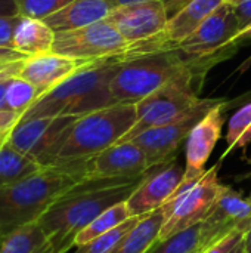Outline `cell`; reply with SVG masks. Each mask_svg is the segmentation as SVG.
Returning <instances> with one entry per match:
<instances>
[{
  "label": "cell",
  "mask_w": 251,
  "mask_h": 253,
  "mask_svg": "<svg viewBox=\"0 0 251 253\" xmlns=\"http://www.w3.org/2000/svg\"><path fill=\"white\" fill-rule=\"evenodd\" d=\"M127 46L129 44L120 31L105 18L77 30L56 33L52 52L93 62L117 59Z\"/></svg>",
  "instance_id": "52a82bcc"
},
{
  "label": "cell",
  "mask_w": 251,
  "mask_h": 253,
  "mask_svg": "<svg viewBox=\"0 0 251 253\" xmlns=\"http://www.w3.org/2000/svg\"><path fill=\"white\" fill-rule=\"evenodd\" d=\"M9 80H10V79L0 82V110H6V108H4V98H6V89H7Z\"/></svg>",
  "instance_id": "d590c367"
},
{
  "label": "cell",
  "mask_w": 251,
  "mask_h": 253,
  "mask_svg": "<svg viewBox=\"0 0 251 253\" xmlns=\"http://www.w3.org/2000/svg\"><path fill=\"white\" fill-rule=\"evenodd\" d=\"M19 15L0 16V47L13 49V28Z\"/></svg>",
  "instance_id": "f546056e"
},
{
  "label": "cell",
  "mask_w": 251,
  "mask_h": 253,
  "mask_svg": "<svg viewBox=\"0 0 251 253\" xmlns=\"http://www.w3.org/2000/svg\"><path fill=\"white\" fill-rule=\"evenodd\" d=\"M220 162L198 179H183L163 205V225L157 242L201 224L215 206L220 191L217 176Z\"/></svg>",
  "instance_id": "8992f818"
},
{
  "label": "cell",
  "mask_w": 251,
  "mask_h": 253,
  "mask_svg": "<svg viewBox=\"0 0 251 253\" xmlns=\"http://www.w3.org/2000/svg\"><path fill=\"white\" fill-rule=\"evenodd\" d=\"M117 65L118 61L115 59L87 62L55 89L33 102L21 116V120L58 116L81 117L115 105L109 84Z\"/></svg>",
  "instance_id": "3957f363"
},
{
  "label": "cell",
  "mask_w": 251,
  "mask_h": 253,
  "mask_svg": "<svg viewBox=\"0 0 251 253\" xmlns=\"http://www.w3.org/2000/svg\"><path fill=\"white\" fill-rule=\"evenodd\" d=\"M247 162H249V165H251V157H249V159H247ZM247 178H251V172L249 173V175H247Z\"/></svg>",
  "instance_id": "7bdbcfd3"
},
{
  "label": "cell",
  "mask_w": 251,
  "mask_h": 253,
  "mask_svg": "<svg viewBox=\"0 0 251 253\" xmlns=\"http://www.w3.org/2000/svg\"><path fill=\"white\" fill-rule=\"evenodd\" d=\"M251 37V27H249L247 30H244V31H241L240 34H237V37H235V43H243L244 40H247V39H250Z\"/></svg>",
  "instance_id": "8d00e7d4"
},
{
  "label": "cell",
  "mask_w": 251,
  "mask_h": 253,
  "mask_svg": "<svg viewBox=\"0 0 251 253\" xmlns=\"http://www.w3.org/2000/svg\"><path fill=\"white\" fill-rule=\"evenodd\" d=\"M183 173L185 168H182L178 159L151 168L126 200L130 216L141 218L161 209L180 184Z\"/></svg>",
  "instance_id": "4fadbf2b"
},
{
  "label": "cell",
  "mask_w": 251,
  "mask_h": 253,
  "mask_svg": "<svg viewBox=\"0 0 251 253\" xmlns=\"http://www.w3.org/2000/svg\"><path fill=\"white\" fill-rule=\"evenodd\" d=\"M244 251L246 253H251V227L244 234Z\"/></svg>",
  "instance_id": "74e56055"
},
{
  "label": "cell",
  "mask_w": 251,
  "mask_h": 253,
  "mask_svg": "<svg viewBox=\"0 0 251 253\" xmlns=\"http://www.w3.org/2000/svg\"><path fill=\"white\" fill-rule=\"evenodd\" d=\"M77 117H36L19 120L7 133V142L22 154L34 159L40 166L55 163L64 138Z\"/></svg>",
  "instance_id": "9c48e42d"
},
{
  "label": "cell",
  "mask_w": 251,
  "mask_h": 253,
  "mask_svg": "<svg viewBox=\"0 0 251 253\" xmlns=\"http://www.w3.org/2000/svg\"><path fill=\"white\" fill-rule=\"evenodd\" d=\"M250 200H251V196H250ZM250 227H251V213H250V216H249V219H247V221H246V222L243 224V227H241V231H243V233L246 234V231H247V230H249Z\"/></svg>",
  "instance_id": "60d3db41"
},
{
  "label": "cell",
  "mask_w": 251,
  "mask_h": 253,
  "mask_svg": "<svg viewBox=\"0 0 251 253\" xmlns=\"http://www.w3.org/2000/svg\"><path fill=\"white\" fill-rule=\"evenodd\" d=\"M27 58L25 55L16 52L15 49H10V47H0V68L1 67H6L15 61H19V59H24Z\"/></svg>",
  "instance_id": "d6a6232c"
},
{
  "label": "cell",
  "mask_w": 251,
  "mask_h": 253,
  "mask_svg": "<svg viewBox=\"0 0 251 253\" xmlns=\"http://www.w3.org/2000/svg\"><path fill=\"white\" fill-rule=\"evenodd\" d=\"M226 144L228 148L222 154L220 162L235 148H246L251 144V102L238 108V111L229 119Z\"/></svg>",
  "instance_id": "cb8c5ba5"
},
{
  "label": "cell",
  "mask_w": 251,
  "mask_h": 253,
  "mask_svg": "<svg viewBox=\"0 0 251 253\" xmlns=\"http://www.w3.org/2000/svg\"><path fill=\"white\" fill-rule=\"evenodd\" d=\"M201 224L178 233L163 242H157L146 253H201Z\"/></svg>",
  "instance_id": "d4e9b609"
},
{
  "label": "cell",
  "mask_w": 251,
  "mask_h": 253,
  "mask_svg": "<svg viewBox=\"0 0 251 253\" xmlns=\"http://www.w3.org/2000/svg\"><path fill=\"white\" fill-rule=\"evenodd\" d=\"M226 3H229V4H232V6H235L237 3H240L241 0H225Z\"/></svg>",
  "instance_id": "b9f144b4"
},
{
  "label": "cell",
  "mask_w": 251,
  "mask_h": 253,
  "mask_svg": "<svg viewBox=\"0 0 251 253\" xmlns=\"http://www.w3.org/2000/svg\"><path fill=\"white\" fill-rule=\"evenodd\" d=\"M133 216H130L129 209L126 206V202L117 203L114 206H111L109 209H107L105 212H102L99 216H96L87 227H84L74 239V248L81 246L90 240H93L95 237L118 227L120 224L126 222L127 219H130Z\"/></svg>",
  "instance_id": "603a6c76"
},
{
  "label": "cell",
  "mask_w": 251,
  "mask_h": 253,
  "mask_svg": "<svg viewBox=\"0 0 251 253\" xmlns=\"http://www.w3.org/2000/svg\"><path fill=\"white\" fill-rule=\"evenodd\" d=\"M229 253H246V251H244V240H243L237 248H234Z\"/></svg>",
  "instance_id": "ab89813d"
},
{
  "label": "cell",
  "mask_w": 251,
  "mask_h": 253,
  "mask_svg": "<svg viewBox=\"0 0 251 253\" xmlns=\"http://www.w3.org/2000/svg\"><path fill=\"white\" fill-rule=\"evenodd\" d=\"M135 122V104H115L77 117L70 126L53 165L95 157L120 142Z\"/></svg>",
  "instance_id": "277c9868"
},
{
  "label": "cell",
  "mask_w": 251,
  "mask_h": 253,
  "mask_svg": "<svg viewBox=\"0 0 251 253\" xmlns=\"http://www.w3.org/2000/svg\"><path fill=\"white\" fill-rule=\"evenodd\" d=\"M192 58L180 50H164L120 61L109 89L117 104H138L183 73Z\"/></svg>",
  "instance_id": "5b68a950"
},
{
  "label": "cell",
  "mask_w": 251,
  "mask_h": 253,
  "mask_svg": "<svg viewBox=\"0 0 251 253\" xmlns=\"http://www.w3.org/2000/svg\"><path fill=\"white\" fill-rule=\"evenodd\" d=\"M89 160V159H87ZM87 160L43 166L33 175L0 188V234L38 221L64 194L86 179Z\"/></svg>",
  "instance_id": "7a4b0ae2"
},
{
  "label": "cell",
  "mask_w": 251,
  "mask_h": 253,
  "mask_svg": "<svg viewBox=\"0 0 251 253\" xmlns=\"http://www.w3.org/2000/svg\"><path fill=\"white\" fill-rule=\"evenodd\" d=\"M226 101L225 98H201L188 113L163 126L151 127L132 141L146 154L151 168L169 163L176 159V153L183 141L188 139L194 126L216 105Z\"/></svg>",
  "instance_id": "ba28073f"
},
{
  "label": "cell",
  "mask_w": 251,
  "mask_h": 253,
  "mask_svg": "<svg viewBox=\"0 0 251 253\" xmlns=\"http://www.w3.org/2000/svg\"><path fill=\"white\" fill-rule=\"evenodd\" d=\"M27 58H28V56H27ZM24 61H25V58H24V59H19V61H15V62L9 64V65H6V67H1V68H0V82L7 80V79H10V77H13V76L19 74Z\"/></svg>",
  "instance_id": "836d02e7"
},
{
  "label": "cell",
  "mask_w": 251,
  "mask_h": 253,
  "mask_svg": "<svg viewBox=\"0 0 251 253\" xmlns=\"http://www.w3.org/2000/svg\"><path fill=\"white\" fill-rule=\"evenodd\" d=\"M133 1H145V0H108V3L112 7L121 6V4H127V3H133ZM163 1H169V0H163Z\"/></svg>",
  "instance_id": "f35d334b"
},
{
  "label": "cell",
  "mask_w": 251,
  "mask_h": 253,
  "mask_svg": "<svg viewBox=\"0 0 251 253\" xmlns=\"http://www.w3.org/2000/svg\"><path fill=\"white\" fill-rule=\"evenodd\" d=\"M238 33L240 24L234 6L225 1L178 46V50L192 58L217 53L232 55L240 46V43H235Z\"/></svg>",
  "instance_id": "8fae6325"
},
{
  "label": "cell",
  "mask_w": 251,
  "mask_h": 253,
  "mask_svg": "<svg viewBox=\"0 0 251 253\" xmlns=\"http://www.w3.org/2000/svg\"><path fill=\"white\" fill-rule=\"evenodd\" d=\"M0 253H68L49 239L38 221L27 224L3 239Z\"/></svg>",
  "instance_id": "ffe728a7"
},
{
  "label": "cell",
  "mask_w": 251,
  "mask_h": 253,
  "mask_svg": "<svg viewBox=\"0 0 251 253\" xmlns=\"http://www.w3.org/2000/svg\"><path fill=\"white\" fill-rule=\"evenodd\" d=\"M3 239H4V237H3V236L0 234V249H1V245H3Z\"/></svg>",
  "instance_id": "ee69618b"
},
{
  "label": "cell",
  "mask_w": 251,
  "mask_h": 253,
  "mask_svg": "<svg viewBox=\"0 0 251 253\" xmlns=\"http://www.w3.org/2000/svg\"><path fill=\"white\" fill-rule=\"evenodd\" d=\"M151 169L145 151L133 141L117 142L87 160L86 179L139 178Z\"/></svg>",
  "instance_id": "2e32d148"
},
{
  "label": "cell",
  "mask_w": 251,
  "mask_h": 253,
  "mask_svg": "<svg viewBox=\"0 0 251 253\" xmlns=\"http://www.w3.org/2000/svg\"><path fill=\"white\" fill-rule=\"evenodd\" d=\"M56 33L43 21L18 16L13 28V49L25 56L52 52Z\"/></svg>",
  "instance_id": "d6986e66"
},
{
  "label": "cell",
  "mask_w": 251,
  "mask_h": 253,
  "mask_svg": "<svg viewBox=\"0 0 251 253\" xmlns=\"http://www.w3.org/2000/svg\"><path fill=\"white\" fill-rule=\"evenodd\" d=\"M6 136H0V188L15 184L43 168L34 159L13 148Z\"/></svg>",
  "instance_id": "7402d4cb"
},
{
  "label": "cell",
  "mask_w": 251,
  "mask_h": 253,
  "mask_svg": "<svg viewBox=\"0 0 251 253\" xmlns=\"http://www.w3.org/2000/svg\"><path fill=\"white\" fill-rule=\"evenodd\" d=\"M74 0H15L21 16L46 19Z\"/></svg>",
  "instance_id": "83f0119b"
},
{
  "label": "cell",
  "mask_w": 251,
  "mask_h": 253,
  "mask_svg": "<svg viewBox=\"0 0 251 253\" xmlns=\"http://www.w3.org/2000/svg\"><path fill=\"white\" fill-rule=\"evenodd\" d=\"M163 218V209L141 216L138 225L109 253H146L158 240Z\"/></svg>",
  "instance_id": "44dd1931"
},
{
  "label": "cell",
  "mask_w": 251,
  "mask_h": 253,
  "mask_svg": "<svg viewBox=\"0 0 251 253\" xmlns=\"http://www.w3.org/2000/svg\"><path fill=\"white\" fill-rule=\"evenodd\" d=\"M86 64V61L74 59L56 52H47L25 58L19 76L28 80L41 96L55 89Z\"/></svg>",
  "instance_id": "e0dca14e"
},
{
  "label": "cell",
  "mask_w": 251,
  "mask_h": 253,
  "mask_svg": "<svg viewBox=\"0 0 251 253\" xmlns=\"http://www.w3.org/2000/svg\"><path fill=\"white\" fill-rule=\"evenodd\" d=\"M21 120V114L10 110H0V136L7 135Z\"/></svg>",
  "instance_id": "1f68e13d"
},
{
  "label": "cell",
  "mask_w": 251,
  "mask_h": 253,
  "mask_svg": "<svg viewBox=\"0 0 251 253\" xmlns=\"http://www.w3.org/2000/svg\"><path fill=\"white\" fill-rule=\"evenodd\" d=\"M107 19L120 31L130 46L158 34L164 28L169 15L166 1L145 0L112 7Z\"/></svg>",
  "instance_id": "7c38bea8"
},
{
  "label": "cell",
  "mask_w": 251,
  "mask_h": 253,
  "mask_svg": "<svg viewBox=\"0 0 251 253\" xmlns=\"http://www.w3.org/2000/svg\"><path fill=\"white\" fill-rule=\"evenodd\" d=\"M250 213V197H244L232 187L222 184L213 209L201 222L203 248H209L232 231H241V227L249 219Z\"/></svg>",
  "instance_id": "5bb4252c"
},
{
  "label": "cell",
  "mask_w": 251,
  "mask_h": 253,
  "mask_svg": "<svg viewBox=\"0 0 251 253\" xmlns=\"http://www.w3.org/2000/svg\"><path fill=\"white\" fill-rule=\"evenodd\" d=\"M141 218H130L126 222L120 224L118 227L95 237L93 240L74 248L70 253H109L139 222Z\"/></svg>",
  "instance_id": "4316f807"
},
{
  "label": "cell",
  "mask_w": 251,
  "mask_h": 253,
  "mask_svg": "<svg viewBox=\"0 0 251 253\" xmlns=\"http://www.w3.org/2000/svg\"><path fill=\"white\" fill-rule=\"evenodd\" d=\"M225 0H192L175 15H172L164 28L154 37L127 46L121 56L115 61H126L136 56H145L164 50H176L178 46L188 39Z\"/></svg>",
  "instance_id": "30bf717a"
},
{
  "label": "cell",
  "mask_w": 251,
  "mask_h": 253,
  "mask_svg": "<svg viewBox=\"0 0 251 253\" xmlns=\"http://www.w3.org/2000/svg\"><path fill=\"white\" fill-rule=\"evenodd\" d=\"M111 9L108 0H74L43 21L55 33H64L102 21L109 15Z\"/></svg>",
  "instance_id": "ac0fdd59"
},
{
  "label": "cell",
  "mask_w": 251,
  "mask_h": 253,
  "mask_svg": "<svg viewBox=\"0 0 251 253\" xmlns=\"http://www.w3.org/2000/svg\"><path fill=\"white\" fill-rule=\"evenodd\" d=\"M234 10L240 24V33L251 27V0H241L234 6Z\"/></svg>",
  "instance_id": "4dcf8cb0"
},
{
  "label": "cell",
  "mask_w": 251,
  "mask_h": 253,
  "mask_svg": "<svg viewBox=\"0 0 251 253\" xmlns=\"http://www.w3.org/2000/svg\"><path fill=\"white\" fill-rule=\"evenodd\" d=\"M243 240H244V233L237 230V231L229 233L228 236H225L219 242L210 245L201 253H229L234 248H237Z\"/></svg>",
  "instance_id": "f1b7e54d"
},
{
  "label": "cell",
  "mask_w": 251,
  "mask_h": 253,
  "mask_svg": "<svg viewBox=\"0 0 251 253\" xmlns=\"http://www.w3.org/2000/svg\"><path fill=\"white\" fill-rule=\"evenodd\" d=\"M143 176L84 179L55 202L38 224L49 239L70 253L75 236L102 212L126 202Z\"/></svg>",
  "instance_id": "6da1fadb"
},
{
  "label": "cell",
  "mask_w": 251,
  "mask_h": 253,
  "mask_svg": "<svg viewBox=\"0 0 251 253\" xmlns=\"http://www.w3.org/2000/svg\"><path fill=\"white\" fill-rule=\"evenodd\" d=\"M228 105L229 101H223L212 108L191 130L185 148L183 179H198L206 173V163L222 136Z\"/></svg>",
  "instance_id": "9a60e30c"
},
{
  "label": "cell",
  "mask_w": 251,
  "mask_h": 253,
  "mask_svg": "<svg viewBox=\"0 0 251 253\" xmlns=\"http://www.w3.org/2000/svg\"><path fill=\"white\" fill-rule=\"evenodd\" d=\"M19 15L15 0H0V16H16Z\"/></svg>",
  "instance_id": "e575fe53"
},
{
  "label": "cell",
  "mask_w": 251,
  "mask_h": 253,
  "mask_svg": "<svg viewBox=\"0 0 251 253\" xmlns=\"http://www.w3.org/2000/svg\"><path fill=\"white\" fill-rule=\"evenodd\" d=\"M38 98H40L38 90L28 80L16 74L9 80L6 89V98H4V108L22 116L31 107V104L36 102Z\"/></svg>",
  "instance_id": "484cf974"
}]
</instances>
